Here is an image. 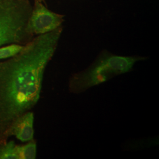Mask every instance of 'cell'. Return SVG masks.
Here are the masks:
<instances>
[{
    "label": "cell",
    "instance_id": "cell-6",
    "mask_svg": "<svg viewBox=\"0 0 159 159\" xmlns=\"http://www.w3.org/2000/svg\"><path fill=\"white\" fill-rule=\"evenodd\" d=\"M19 159H34L37 154V144L31 140L24 146H17Z\"/></svg>",
    "mask_w": 159,
    "mask_h": 159
},
{
    "label": "cell",
    "instance_id": "cell-1",
    "mask_svg": "<svg viewBox=\"0 0 159 159\" xmlns=\"http://www.w3.org/2000/svg\"><path fill=\"white\" fill-rule=\"evenodd\" d=\"M63 28L38 35L23 50L0 63V139L39 102L46 67L52 59Z\"/></svg>",
    "mask_w": 159,
    "mask_h": 159
},
{
    "label": "cell",
    "instance_id": "cell-2",
    "mask_svg": "<svg viewBox=\"0 0 159 159\" xmlns=\"http://www.w3.org/2000/svg\"><path fill=\"white\" fill-rule=\"evenodd\" d=\"M147 57L122 56L103 50L84 70L72 74L68 80V90L74 94L83 93L108 80L129 73L138 62Z\"/></svg>",
    "mask_w": 159,
    "mask_h": 159
},
{
    "label": "cell",
    "instance_id": "cell-5",
    "mask_svg": "<svg viewBox=\"0 0 159 159\" xmlns=\"http://www.w3.org/2000/svg\"><path fill=\"white\" fill-rule=\"evenodd\" d=\"M34 113L27 111L17 119L12 125L8 133L13 134L22 142H29L34 139Z\"/></svg>",
    "mask_w": 159,
    "mask_h": 159
},
{
    "label": "cell",
    "instance_id": "cell-7",
    "mask_svg": "<svg viewBox=\"0 0 159 159\" xmlns=\"http://www.w3.org/2000/svg\"><path fill=\"white\" fill-rule=\"evenodd\" d=\"M17 146L13 142L0 146V159H18Z\"/></svg>",
    "mask_w": 159,
    "mask_h": 159
},
{
    "label": "cell",
    "instance_id": "cell-4",
    "mask_svg": "<svg viewBox=\"0 0 159 159\" xmlns=\"http://www.w3.org/2000/svg\"><path fill=\"white\" fill-rule=\"evenodd\" d=\"M63 21L64 16L51 11L41 2L35 1L27 24V30L33 36L46 34L61 26Z\"/></svg>",
    "mask_w": 159,
    "mask_h": 159
},
{
    "label": "cell",
    "instance_id": "cell-3",
    "mask_svg": "<svg viewBox=\"0 0 159 159\" xmlns=\"http://www.w3.org/2000/svg\"><path fill=\"white\" fill-rule=\"evenodd\" d=\"M32 10L30 0H0V47L26 44L33 39L27 30Z\"/></svg>",
    "mask_w": 159,
    "mask_h": 159
},
{
    "label": "cell",
    "instance_id": "cell-9",
    "mask_svg": "<svg viewBox=\"0 0 159 159\" xmlns=\"http://www.w3.org/2000/svg\"><path fill=\"white\" fill-rule=\"evenodd\" d=\"M35 1H40V2H43V1H44V0H35Z\"/></svg>",
    "mask_w": 159,
    "mask_h": 159
},
{
    "label": "cell",
    "instance_id": "cell-8",
    "mask_svg": "<svg viewBox=\"0 0 159 159\" xmlns=\"http://www.w3.org/2000/svg\"><path fill=\"white\" fill-rule=\"evenodd\" d=\"M24 46L18 44H11L0 48V60L13 57L23 49Z\"/></svg>",
    "mask_w": 159,
    "mask_h": 159
}]
</instances>
